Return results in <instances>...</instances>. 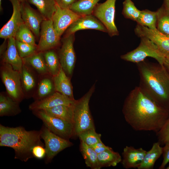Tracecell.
<instances>
[{
    "label": "cell",
    "instance_id": "obj_1",
    "mask_svg": "<svg viewBox=\"0 0 169 169\" xmlns=\"http://www.w3.org/2000/svg\"><path fill=\"white\" fill-rule=\"evenodd\" d=\"M122 111L126 121L136 131L156 133L169 116V110L156 103L139 86L128 94Z\"/></svg>",
    "mask_w": 169,
    "mask_h": 169
},
{
    "label": "cell",
    "instance_id": "obj_2",
    "mask_svg": "<svg viewBox=\"0 0 169 169\" xmlns=\"http://www.w3.org/2000/svg\"><path fill=\"white\" fill-rule=\"evenodd\" d=\"M136 64L139 86L158 104L169 110V74L163 65L145 60Z\"/></svg>",
    "mask_w": 169,
    "mask_h": 169
},
{
    "label": "cell",
    "instance_id": "obj_3",
    "mask_svg": "<svg viewBox=\"0 0 169 169\" xmlns=\"http://www.w3.org/2000/svg\"><path fill=\"white\" fill-rule=\"evenodd\" d=\"M40 131H27L19 126L10 127L0 125V146L11 147L14 151L15 158L26 162L33 157V148L44 146Z\"/></svg>",
    "mask_w": 169,
    "mask_h": 169
},
{
    "label": "cell",
    "instance_id": "obj_4",
    "mask_svg": "<svg viewBox=\"0 0 169 169\" xmlns=\"http://www.w3.org/2000/svg\"><path fill=\"white\" fill-rule=\"evenodd\" d=\"M93 84L89 90L74 104V126L75 136L89 129H95L89 107V102L95 88Z\"/></svg>",
    "mask_w": 169,
    "mask_h": 169
},
{
    "label": "cell",
    "instance_id": "obj_5",
    "mask_svg": "<svg viewBox=\"0 0 169 169\" xmlns=\"http://www.w3.org/2000/svg\"><path fill=\"white\" fill-rule=\"evenodd\" d=\"M139 45L135 49L121 56V59L137 64L150 57L155 59L158 63L163 65L165 57L156 45L151 41L141 37Z\"/></svg>",
    "mask_w": 169,
    "mask_h": 169
},
{
    "label": "cell",
    "instance_id": "obj_6",
    "mask_svg": "<svg viewBox=\"0 0 169 169\" xmlns=\"http://www.w3.org/2000/svg\"><path fill=\"white\" fill-rule=\"evenodd\" d=\"M0 77L6 92L14 100L20 102L24 98L20 80V72L10 64L1 62Z\"/></svg>",
    "mask_w": 169,
    "mask_h": 169
},
{
    "label": "cell",
    "instance_id": "obj_7",
    "mask_svg": "<svg viewBox=\"0 0 169 169\" xmlns=\"http://www.w3.org/2000/svg\"><path fill=\"white\" fill-rule=\"evenodd\" d=\"M50 131L59 136L69 140L75 136L73 124L51 116L43 110L32 111Z\"/></svg>",
    "mask_w": 169,
    "mask_h": 169
},
{
    "label": "cell",
    "instance_id": "obj_8",
    "mask_svg": "<svg viewBox=\"0 0 169 169\" xmlns=\"http://www.w3.org/2000/svg\"><path fill=\"white\" fill-rule=\"evenodd\" d=\"M40 132L41 138L44 140L45 143L47 163L50 162L60 152L73 145L69 140L54 133L44 125L40 130Z\"/></svg>",
    "mask_w": 169,
    "mask_h": 169
},
{
    "label": "cell",
    "instance_id": "obj_9",
    "mask_svg": "<svg viewBox=\"0 0 169 169\" xmlns=\"http://www.w3.org/2000/svg\"><path fill=\"white\" fill-rule=\"evenodd\" d=\"M116 1L107 0L103 3H97L92 13L105 26L111 37L119 35L115 23Z\"/></svg>",
    "mask_w": 169,
    "mask_h": 169
},
{
    "label": "cell",
    "instance_id": "obj_10",
    "mask_svg": "<svg viewBox=\"0 0 169 169\" xmlns=\"http://www.w3.org/2000/svg\"><path fill=\"white\" fill-rule=\"evenodd\" d=\"M74 34L66 35L58 54L61 66L67 75L70 79L76 62V55L73 46Z\"/></svg>",
    "mask_w": 169,
    "mask_h": 169
},
{
    "label": "cell",
    "instance_id": "obj_11",
    "mask_svg": "<svg viewBox=\"0 0 169 169\" xmlns=\"http://www.w3.org/2000/svg\"><path fill=\"white\" fill-rule=\"evenodd\" d=\"M60 37L54 28L52 19H44L41 25L37 51L43 52L54 49L59 44Z\"/></svg>",
    "mask_w": 169,
    "mask_h": 169
},
{
    "label": "cell",
    "instance_id": "obj_12",
    "mask_svg": "<svg viewBox=\"0 0 169 169\" xmlns=\"http://www.w3.org/2000/svg\"><path fill=\"white\" fill-rule=\"evenodd\" d=\"M139 37H146L154 43L165 58H169V36L157 29H152L137 24L134 30Z\"/></svg>",
    "mask_w": 169,
    "mask_h": 169
},
{
    "label": "cell",
    "instance_id": "obj_13",
    "mask_svg": "<svg viewBox=\"0 0 169 169\" xmlns=\"http://www.w3.org/2000/svg\"><path fill=\"white\" fill-rule=\"evenodd\" d=\"M81 16L69 8H62L56 4L52 20L54 28L59 36Z\"/></svg>",
    "mask_w": 169,
    "mask_h": 169
},
{
    "label": "cell",
    "instance_id": "obj_14",
    "mask_svg": "<svg viewBox=\"0 0 169 169\" xmlns=\"http://www.w3.org/2000/svg\"><path fill=\"white\" fill-rule=\"evenodd\" d=\"M29 3L27 0L20 3L22 17L24 23L35 36L38 38L41 24L44 19L39 12L32 8Z\"/></svg>",
    "mask_w": 169,
    "mask_h": 169
},
{
    "label": "cell",
    "instance_id": "obj_15",
    "mask_svg": "<svg viewBox=\"0 0 169 169\" xmlns=\"http://www.w3.org/2000/svg\"><path fill=\"white\" fill-rule=\"evenodd\" d=\"M8 0L12 5V15L0 31V37L5 40L11 37H15L20 26L24 23L21 12L20 3L18 0Z\"/></svg>",
    "mask_w": 169,
    "mask_h": 169
},
{
    "label": "cell",
    "instance_id": "obj_16",
    "mask_svg": "<svg viewBox=\"0 0 169 169\" xmlns=\"http://www.w3.org/2000/svg\"><path fill=\"white\" fill-rule=\"evenodd\" d=\"M20 73L21 84L25 98L33 97L37 86L39 75L24 63Z\"/></svg>",
    "mask_w": 169,
    "mask_h": 169
},
{
    "label": "cell",
    "instance_id": "obj_17",
    "mask_svg": "<svg viewBox=\"0 0 169 169\" xmlns=\"http://www.w3.org/2000/svg\"><path fill=\"white\" fill-rule=\"evenodd\" d=\"M56 91L43 99L35 100L29 106L32 111L43 110L50 108L60 105H71L75 101Z\"/></svg>",
    "mask_w": 169,
    "mask_h": 169
},
{
    "label": "cell",
    "instance_id": "obj_18",
    "mask_svg": "<svg viewBox=\"0 0 169 169\" xmlns=\"http://www.w3.org/2000/svg\"><path fill=\"white\" fill-rule=\"evenodd\" d=\"M147 151L142 148L136 149L132 146H126L122 153L121 163L125 169L137 168L141 164Z\"/></svg>",
    "mask_w": 169,
    "mask_h": 169
},
{
    "label": "cell",
    "instance_id": "obj_19",
    "mask_svg": "<svg viewBox=\"0 0 169 169\" xmlns=\"http://www.w3.org/2000/svg\"><path fill=\"white\" fill-rule=\"evenodd\" d=\"M85 29H93L107 32L105 26L91 15L82 16L68 28L67 35L74 34L76 31Z\"/></svg>",
    "mask_w": 169,
    "mask_h": 169
},
{
    "label": "cell",
    "instance_id": "obj_20",
    "mask_svg": "<svg viewBox=\"0 0 169 169\" xmlns=\"http://www.w3.org/2000/svg\"><path fill=\"white\" fill-rule=\"evenodd\" d=\"M7 41V49L0 57L1 58V62L10 64L14 69L20 72L23 62L17 50L15 38H9L8 39Z\"/></svg>",
    "mask_w": 169,
    "mask_h": 169
},
{
    "label": "cell",
    "instance_id": "obj_21",
    "mask_svg": "<svg viewBox=\"0 0 169 169\" xmlns=\"http://www.w3.org/2000/svg\"><path fill=\"white\" fill-rule=\"evenodd\" d=\"M55 92L53 77L49 74L39 75L37 86L33 98L35 100H39Z\"/></svg>",
    "mask_w": 169,
    "mask_h": 169
},
{
    "label": "cell",
    "instance_id": "obj_22",
    "mask_svg": "<svg viewBox=\"0 0 169 169\" xmlns=\"http://www.w3.org/2000/svg\"><path fill=\"white\" fill-rule=\"evenodd\" d=\"M53 81L55 91L59 92L71 99L75 100L70 79L61 67L59 73L53 77Z\"/></svg>",
    "mask_w": 169,
    "mask_h": 169
},
{
    "label": "cell",
    "instance_id": "obj_23",
    "mask_svg": "<svg viewBox=\"0 0 169 169\" xmlns=\"http://www.w3.org/2000/svg\"><path fill=\"white\" fill-rule=\"evenodd\" d=\"M19 103L14 100L6 92L0 94V116H13L21 111Z\"/></svg>",
    "mask_w": 169,
    "mask_h": 169
},
{
    "label": "cell",
    "instance_id": "obj_24",
    "mask_svg": "<svg viewBox=\"0 0 169 169\" xmlns=\"http://www.w3.org/2000/svg\"><path fill=\"white\" fill-rule=\"evenodd\" d=\"M22 59L23 63L30 66L39 75L49 74L43 52H37Z\"/></svg>",
    "mask_w": 169,
    "mask_h": 169
},
{
    "label": "cell",
    "instance_id": "obj_25",
    "mask_svg": "<svg viewBox=\"0 0 169 169\" xmlns=\"http://www.w3.org/2000/svg\"><path fill=\"white\" fill-rule=\"evenodd\" d=\"M74 104L71 105H60L43 110L51 116L73 124Z\"/></svg>",
    "mask_w": 169,
    "mask_h": 169
},
{
    "label": "cell",
    "instance_id": "obj_26",
    "mask_svg": "<svg viewBox=\"0 0 169 169\" xmlns=\"http://www.w3.org/2000/svg\"><path fill=\"white\" fill-rule=\"evenodd\" d=\"M163 147L158 142L153 144L151 149L147 151L143 160L138 169H153L157 160L162 154Z\"/></svg>",
    "mask_w": 169,
    "mask_h": 169
},
{
    "label": "cell",
    "instance_id": "obj_27",
    "mask_svg": "<svg viewBox=\"0 0 169 169\" xmlns=\"http://www.w3.org/2000/svg\"><path fill=\"white\" fill-rule=\"evenodd\" d=\"M34 5L44 19H52L56 10V4L54 0H27Z\"/></svg>",
    "mask_w": 169,
    "mask_h": 169
},
{
    "label": "cell",
    "instance_id": "obj_28",
    "mask_svg": "<svg viewBox=\"0 0 169 169\" xmlns=\"http://www.w3.org/2000/svg\"><path fill=\"white\" fill-rule=\"evenodd\" d=\"M122 157L119 153L111 149L98 154V161L101 168L103 167L115 166L121 162Z\"/></svg>",
    "mask_w": 169,
    "mask_h": 169
},
{
    "label": "cell",
    "instance_id": "obj_29",
    "mask_svg": "<svg viewBox=\"0 0 169 169\" xmlns=\"http://www.w3.org/2000/svg\"><path fill=\"white\" fill-rule=\"evenodd\" d=\"M80 150L86 166L92 169H100L98 161V154L91 146L80 141Z\"/></svg>",
    "mask_w": 169,
    "mask_h": 169
},
{
    "label": "cell",
    "instance_id": "obj_30",
    "mask_svg": "<svg viewBox=\"0 0 169 169\" xmlns=\"http://www.w3.org/2000/svg\"><path fill=\"white\" fill-rule=\"evenodd\" d=\"M100 0H77L69 7L72 11L82 16L91 15Z\"/></svg>",
    "mask_w": 169,
    "mask_h": 169
},
{
    "label": "cell",
    "instance_id": "obj_31",
    "mask_svg": "<svg viewBox=\"0 0 169 169\" xmlns=\"http://www.w3.org/2000/svg\"><path fill=\"white\" fill-rule=\"evenodd\" d=\"M43 53L49 73L54 77L61 67L58 55L53 49L44 51Z\"/></svg>",
    "mask_w": 169,
    "mask_h": 169
},
{
    "label": "cell",
    "instance_id": "obj_32",
    "mask_svg": "<svg viewBox=\"0 0 169 169\" xmlns=\"http://www.w3.org/2000/svg\"><path fill=\"white\" fill-rule=\"evenodd\" d=\"M156 12L157 29L161 33L169 36V10L163 4Z\"/></svg>",
    "mask_w": 169,
    "mask_h": 169
},
{
    "label": "cell",
    "instance_id": "obj_33",
    "mask_svg": "<svg viewBox=\"0 0 169 169\" xmlns=\"http://www.w3.org/2000/svg\"><path fill=\"white\" fill-rule=\"evenodd\" d=\"M137 24L152 29H156V11L148 9L141 11L140 14L136 21Z\"/></svg>",
    "mask_w": 169,
    "mask_h": 169
},
{
    "label": "cell",
    "instance_id": "obj_34",
    "mask_svg": "<svg viewBox=\"0 0 169 169\" xmlns=\"http://www.w3.org/2000/svg\"><path fill=\"white\" fill-rule=\"evenodd\" d=\"M29 28L24 23L19 27L15 36V39L18 41L37 46L35 35Z\"/></svg>",
    "mask_w": 169,
    "mask_h": 169
},
{
    "label": "cell",
    "instance_id": "obj_35",
    "mask_svg": "<svg viewBox=\"0 0 169 169\" xmlns=\"http://www.w3.org/2000/svg\"><path fill=\"white\" fill-rule=\"evenodd\" d=\"M123 6L122 14L125 18L136 22L141 11L136 8L131 0H124Z\"/></svg>",
    "mask_w": 169,
    "mask_h": 169
},
{
    "label": "cell",
    "instance_id": "obj_36",
    "mask_svg": "<svg viewBox=\"0 0 169 169\" xmlns=\"http://www.w3.org/2000/svg\"><path fill=\"white\" fill-rule=\"evenodd\" d=\"M80 141L92 146L101 140V135L97 133L95 129H89L80 133L78 136Z\"/></svg>",
    "mask_w": 169,
    "mask_h": 169
},
{
    "label": "cell",
    "instance_id": "obj_37",
    "mask_svg": "<svg viewBox=\"0 0 169 169\" xmlns=\"http://www.w3.org/2000/svg\"><path fill=\"white\" fill-rule=\"evenodd\" d=\"M15 44L18 53L22 59L28 57L38 52L37 45H33L16 40Z\"/></svg>",
    "mask_w": 169,
    "mask_h": 169
},
{
    "label": "cell",
    "instance_id": "obj_38",
    "mask_svg": "<svg viewBox=\"0 0 169 169\" xmlns=\"http://www.w3.org/2000/svg\"><path fill=\"white\" fill-rule=\"evenodd\" d=\"M156 133L161 145H165L169 141V116L161 129Z\"/></svg>",
    "mask_w": 169,
    "mask_h": 169
},
{
    "label": "cell",
    "instance_id": "obj_39",
    "mask_svg": "<svg viewBox=\"0 0 169 169\" xmlns=\"http://www.w3.org/2000/svg\"><path fill=\"white\" fill-rule=\"evenodd\" d=\"M32 154L33 157L41 159L45 156L46 151L44 146L38 145L34 146L32 149Z\"/></svg>",
    "mask_w": 169,
    "mask_h": 169
},
{
    "label": "cell",
    "instance_id": "obj_40",
    "mask_svg": "<svg viewBox=\"0 0 169 169\" xmlns=\"http://www.w3.org/2000/svg\"><path fill=\"white\" fill-rule=\"evenodd\" d=\"M162 155L163 160L159 167L160 169H163L169 162V141L166 143L163 147Z\"/></svg>",
    "mask_w": 169,
    "mask_h": 169
},
{
    "label": "cell",
    "instance_id": "obj_41",
    "mask_svg": "<svg viewBox=\"0 0 169 169\" xmlns=\"http://www.w3.org/2000/svg\"><path fill=\"white\" fill-rule=\"evenodd\" d=\"M91 146L98 154L106 150L112 149L110 147L105 146L101 141H99Z\"/></svg>",
    "mask_w": 169,
    "mask_h": 169
},
{
    "label": "cell",
    "instance_id": "obj_42",
    "mask_svg": "<svg viewBox=\"0 0 169 169\" xmlns=\"http://www.w3.org/2000/svg\"><path fill=\"white\" fill-rule=\"evenodd\" d=\"M77 0H54L56 4L62 8H69Z\"/></svg>",
    "mask_w": 169,
    "mask_h": 169
},
{
    "label": "cell",
    "instance_id": "obj_43",
    "mask_svg": "<svg viewBox=\"0 0 169 169\" xmlns=\"http://www.w3.org/2000/svg\"><path fill=\"white\" fill-rule=\"evenodd\" d=\"M7 39L5 40V41L1 45L0 48V57L3 54L4 52L6 51L8 44V41L7 43H6V40Z\"/></svg>",
    "mask_w": 169,
    "mask_h": 169
},
{
    "label": "cell",
    "instance_id": "obj_44",
    "mask_svg": "<svg viewBox=\"0 0 169 169\" xmlns=\"http://www.w3.org/2000/svg\"><path fill=\"white\" fill-rule=\"evenodd\" d=\"M163 65L169 74V58H165Z\"/></svg>",
    "mask_w": 169,
    "mask_h": 169
},
{
    "label": "cell",
    "instance_id": "obj_45",
    "mask_svg": "<svg viewBox=\"0 0 169 169\" xmlns=\"http://www.w3.org/2000/svg\"><path fill=\"white\" fill-rule=\"evenodd\" d=\"M163 5L169 10V0H164Z\"/></svg>",
    "mask_w": 169,
    "mask_h": 169
},
{
    "label": "cell",
    "instance_id": "obj_46",
    "mask_svg": "<svg viewBox=\"0 0 169 169\" xmlns=\"http://www.w3.org/2000/svg\"><path fill=\"white\" fill-rule=\"evenodd\" d=\"M0 9L1 11H2L3 9L2 6V0H0Z\"/></svg>",
    "mask_w": 169,
    "mask_h": 169
},
{
    "label": "cell",
    "instance_id": "obj_47",
    "mask_svg": "<svg viewBox=\"0 0 169 169\" xmlns=\"http://www.w3.org/2000/svg\"><path fill=\"white\" fill-rule=\"evenodd\" d=\"M19 2L20 3H21L22 2H23L26 0H18Z\"/></svg>",
    "mask_w": 169,
    "mask_h": 169
},
{
    "label": "cell",
    "instance_id": "obj_48",
    "mask_svg": "<svg viewBox=\"0 0 169 169\" xmlns=\"http://www.w3.org/2000/svg\"><path fill=\"white\" fill-rule=\"evenodd\" d=\"M166 169H169V166H167Z\"/></svg>",
    "mask_w": 169,
    "mask_h": 169
}]
</instances>
